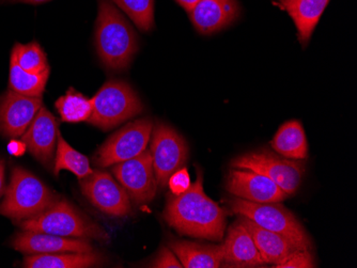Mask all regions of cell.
Segmentation results:
<instances>
[{"label": "cell", "instance_id": "5b68a950", "mask_svg": "<svg viewBox=\"0 0 357 268\" xmlns=\"http://www.w3.org/2000/svg\"><path fill=\"white\" fill-rule=\"evenodd\" d=\"M92 113L87 122L108 131L140 115L144 107L130 84L112 79L104 84L91 100Z\"/></svg>", "mask_w": 357, "mask_h": 268}, {"label": "cell", "instance_id": "9a60e30c", "mask_svg": "<svg viewBox=\"0 0 357 268\" xmlns=\"http://www.w3.org/2000/svg\"><path fill=\"white\" fill-rule=\"evenodd\" d=\"M16 251L24 255L59 253V252H91L93 246L89 239H71L43 232L23 231L16 234L11 242Z\"/></svg>", "mask_w": 357, "mask_h": 268}, {"label": "cell", "instance_id": "836d02e7", "mask_svg": "<svg viewBox=\"0 0 357 268\" xmlns=\"http://www.w3.org/2000/svg\"><path fill=\"white\" fill-rule=\"evenodd\" d=\"M11 1H16V3H42L50 1V0H11Z\"/></svg>", "mask_w": 357, "mask_h": 268}, {"label": "cell", "instance_id": "f1b7e54d", "mask_svg": "<svg viewBox=\"0 0 357 268\" xmlns=\"http://www.w3.org/2000/svg\"><path fill=\"white\" fill-rule=\"evenodd\" d=\"M150 267L183 268V265L169 247H163L150 263Z\"/></svg>", "mask_w": 357, "mask_h": 268}, {"label": "cell", "instance_id": "d6986e66", "mask_svg": "<svg viewBox=\"0 0 357 268\" xmlns=\"http://www.w3.org/2000/svg\"><path fill=\"white\" fill-rule=\"evenodd\" d=\"M278 3L288 12L298 29V38L303 47L310 43L314 28L330 0H280Z\"/></svg>", "mask_w": 357, "mask_h": 268}, {"label": "cell", "instance_id": "d6a6232c", "mask_svg": "<svg viewBox=\"0 0 357 268\" xmlns=\"http://www.w3.org/2000/svg\"><path fill=\"white\" fill-rule=\"evenodd\" d=\"M5 191V161H0V197Z\"/></svg>", "mask_w": 357, "mask_h": 268}, {"label": "cell", "instance_id": "83f0119b", "mask_svg": "<svg viewBox=\"0 0 357 268\" xmlns=\"http://www.w3.org/2000/svg\"><path fill=\"white\" fill-rule=\"evenodd\" d=\"M276 268H314L316 267L312 250L296 249L289 255L284 261L280 262Z\"/></svg>", "mask_w": 357, "mask_h": 268}, {"label": "cell", "instance_id": "277c9868", "mask_svg": "<svg viewBox=\"0 0 357 268\" xmlns=\"http://www.w3.org/2000/svg\"><path fill=\"white\" fill-rule=\"evenodd\" d=\"M58 199L41 180L22 167H14L0 214L15 221L35 217Z\"/></svg>", "mask_w": 357, "mask_h": 268}, {"label": "cell", "instance_id": "52a82bcc", "mask_svg": "<svg viewBox=\"0 0 357 268\" xmlns=\"http://www.w3.org/2000/svg\"><path fill=\"white\" fill-rule=\"evenodd\" d=\"M230 166L236 169L250 170L268 178L289 196L298 191L306 171L304 161L286 159L264 149L238 156L232 159Z\"/></svg>", "mask_w": 357, "mask_h": 268}, {"label": "cell", "instance_id": "4316f807", "mask_svg": "<svg viewBox=\"0 0 357 268\" xmlns=\"http://www.w3.org/2000/svg\"><path fill=\"white\" fill-rule=\"evenodd\" d=\"M144 33L154 27V0H112Z\"/></svg>", "mask_w": 357, "mask_h": 268}, {"label": "cell", "instance_id": "484cf974", "mask_svg": "<svg viewBox=\"0 0 357 268\" xmlns=\"http://www.w3.org/2000/svg\"><path fill=\"white\" fill-rule=\"evenodd\" d=\"M11 56L16 60L17 65L28 73L42 74L51 70L45 53L37 42L15 44Z\"/></svg>", "mask_w": 357, "mask_h": 268}, {"label": "cell", "instance_id": "30bf717a", "mask_svg": "<svg viewBox=\"0 0 357 268\" xmlns=\"http://www.w3.org/2000/svg\"><path fill=\"white\" fill-rule=\"evenodd\" d=\"M79 185L83 195L106 215L126 217L131 214V199L121 184L108 172L94 170L80 179Z\"/></svg>", "mask_w": 357, "mask_h": 268}, {"label": "cell", "instance_id": "7402d4cb", "mask_svg": "<svg viewBox=\"0 0 357 268\" xmlns=\"http://www.w3.org/2000/svg\"><path fill=\"white\" fill-rule=\"evenodd\" d=\"M276 153L294 161H303L308 156V143L301 122L291 120L280 126L271 141Z\"/></svg>", "mask_w": 357, "mask_h": 268}, {"label": "cell", "instance_id": "44dd1931", "mask_svg": "<svg viewBox=\"0 0 357 268\" xmlns=\"http://www.w3.org/2000/svg\"><path fill=\"white\" fill-rule=\"evenodd\" d=\"M183 267L218 268L222 266V246H208L192 242L174 239L168 243Z\"/></svg>", "mask_w": 357, "mask_h": 268}, {"label": "cell", "instance_id": "603a6c76", "mask_svg": "<svg viewBox=\"0 0 357 268\" xmlns=\"http://www.w3.org/2000/svg\"><path fill=\"white\" fill-rule=\"evenodd\" d=\"M61 170H69L78 179H83L93 171L90 168L89 159L83 154L73 149L64 140L59 132V134H58L57 149H56L55 159H54V175H59Z\"/></svg>", "mask_w": 357, "mask_h": 268}, {"label": "cell", "instance_id": "ffe728a7", "mask_svg": "<svg viewBox=\"0 0 357 268\" xmlns=\"http://www.w3.org/2000/svg\"><path fill=\"white\" fill-rule=\"evenodd\" d=\"M105 258L98 252H59L28 255L23 262L26 268H90L101 267Z\"/></svg>", "mask_w": 357, "mask_h": 268}, {"label": "cell", "instance_id": "6da1fadb", "mask_svg": "<svg viewBox=\"0 0 357 268\" xmlns=\"http://www.w3.org/2000/svg\"><path fill=\"white\" fill-rule=\"evenodd\" d=\"M202 175L181 195L168 198L164 219L182 235L222 242L226 230V213L204 194Z\"/></svg>", "mask_w": 357, "mask_h": 268}, {"label": "cell", "instance_id": "8fae6325", "mask_svg": "<svg viewBox=\"0 0 357 268\" xmlns=\"http://www.w3.org/2000/svg\"><path fill=\"white\" fill-rule=\"evenodd\" d=\"M112 171L136 204L149 203L155 198L158 182L151 153L148 150L133 159L116 164Z\"/></svg>", "mask_w": 357, "mask_h": 268}, {"label": "cell", "instance_id": "5bb4252c", "mask_svg": "<svg viewBox=\"0 0 357 268\" xmlns=\"http://www.w3.org/2000/svg\"><path fill=\"white\" fill-rule=\"evenodd\" d=\"M58 121L45 107L42 106L39 113L26 129L22 140L28 151L47 169L54 167L57 149Z\"/></svg>", "mask_w": 357, "mask_h": 268}, {"label": "cell", "instance_id": "7a4b0ae2", "mask_svg": "<svg viewBox=\"0 0 357 268\" xmlns=\"http://www.w3.org/2000/svg\"><path fill=\"white\" fill-rule=\"evenodd\" d=\"M96 47L106 69L126 71L139 49L135 30L109 0H100Z\"/></svg>", "mask_w": 357, "mask_h": 268}, {"label": "cell", "instance_id": "1f68e13d", "mask_svg": "<svg viewBox=\"0 0 357 268\" xmlns=\"http://www.w3.org/2000/svg\"><path fill=\"white\" fill-rule=\"evenodd\" d=\"M24 145L22 143H16V141H12L9 145V150L14 155H21L24 152Z\"/></svg>", "mask_w": 357, "mask_h": 268}, {"label": "cell", "instance_id": "3957f363", "mask_svg": "<svg viewBox=\"0 0 357 268\" xmlns=\"http://www.w3.org/2000/svg\"><path fill=\"white\" fill-rule=\"evenodd\" d=\"M20 228L26 231L43 232L64 237L94 239L108 243L107 232L73 204L58 198L39 215L20 221Z\"/></svg>", "mask_w": 357, "mask_h": 268}, {"label": "cell", "instance_id": "2e32d148", "mask_svg": "<svg viewBox=\"0 0 357 268\" xmlns=\"http://www.w3.org/2000/svg\"><path fill=\"white\" fill-rule=\"evenodd\" d=\"M240 14L238 0H200L188 12L192 25L204 36L225 29L234 24Z\"/></svg>", "mask_w": 357, "mask_h": 268}, {"label": "cell", "instance_id": "cb8c5ba5", "mask_svg": "<svg viewBox=\"0 0 357 268\" xmlns=\"http://www.w3.org/2000/svg\"><path fill=\"white\" fill-rule=\"evenodd\" d=\"M50 71L42 74H30L24 71L11 56L10 60L9 89L28 97H42L45 90Z\"/></svg>", "mask_w": 357, "mask_h": 268}, {"label": "cell", "instance_id": "e575fe53", "mask_svg": "<svg viewBox=\"0 0 357 268\" xmlns=\"http://www.w3.org/2000/svg\"><path fill=\"white\" fill-rule=\"evenodd\" d=\"M278 1H280V0H278Z\"/></svg>", "mask_w": 357, "mask_h": 268}, {"label": "cell", "instance_id": "8992f818", "mask_svg": "<svg viewBox=\"0 0 357 268\" xmlns=\"http://www.w3.org/2000/svg\"><path fill=\"white\" fill-rule=\"evenodd\" d=\"M230 207L236 215L244 216L264 229L284 236L300 249H312V239L302 223L280 202L258 203L236 197L230 201Z\"/></svg>", "mask_w": 357, "mask_h": 268}, {"label": "cell", "instance_id": "ba28073f", "mask_svg": "<svg viewBox=\"0 0 357 268\" xmlns=\"http://www.w3.org/2000/svg\"><path fill=\"white\" fill-rule=\"evenodd\" d=\"M153 126L150 118L126 124L98 149L93 155L94 164L98 167H109L139 155L147 150Z\"/></svg>", "mask_w": 357, "mask_h": 268}, {"label": "cell", "instance_id": "f546056e", "mask_svg": "<svg viewBox=\"0 0 357 268\" xmlns=\"http://www.w3.org/2000/svg\"><path fill=\"white\" fill-rule=\"evenodd\" d=\"M190 185L192 184H190V175L185 168H181L174 172L168 181V186H169L172 195H181L184 191H188Z\"/></svg>", "mask_w": 357, "mask_h": 268}, {"label": "cell", "instance_id": "ac0fdd59", "mask_svg": "<svg viewBox=\"0 0 357 268\" xmlns=\"http://www.w3.org/2000/svg\"><path fill=\"white\" fill-rule=\"evenodd\" d=\"M238 220L250 232L256 244L257 249L266 264L278 265L292 252L300 249L284 236L264 229L244 216H238Z\"/></svg>", "mask_w": 357, "mask_h": 268}, {"label": "cell", "instance_id": "9c48e42d", "mask_svg": "<svg viewBox=\"0 0 357 268\" xmlns=\"http://www.w3.org/2000/svg\"><path fill=\"white\" fill-rule=\"evenodd\" d=\"M150 153L158 186L165 189L169 178L185 165L190 150L183 136L168 124L158 122L152 131Z\"/></svg>", "mask_w": 357, "mask_h": 268}, {"label": "cell", "instance_id": "4fadbf2b", "mask_svg": "<svg viewBox=\"0 0 357 268\" xmlns=\"http://www.w3.org/2000/svg\"><path fill=\"white\" fill-rule=\"evenodd\" d=\"M226 189L234 197L258 203H276L289 197L268 178L250 170L236 168L228 173Z\"/></svg>", "mask_w": 357, "mask_h": 268}, {"label": "cell", "instance_id": "7c38bea8", "mask_svg": "<svg viewBox=\"0 0 357 268\" xmlns=\"http://www.w3.org/2000/svg\"><path fill=\"white\" fill-rule=\"evenodd\" d=\"M42 104V97H28L8 90L0 97V134L13 139L22 137Z\"/></svg>", "mask_w": 357, "mask_h": 268}, {"label": "cell", "instance_id": "d4e9b609", "mask_svg": "<svg viewBox=\"0 0 357 268\" xmlns=\"http://www.w3.org/2000/svg\"><path fill=\"white\" fill-rule=\"evenodd\" d=\"M55 106L63 122L79 123L88 121L91 117V100L74 89L69 90L66 95L59 97Z\"/></svg>", "mask_w": 357, "mask_h": 268}, {"label": "cell", "instance_id": "e0dca14e", "mask_svg": "<svg viewBox=\"0 0 357 268\" xmlns=\"http://www.w3.org/2000/svg\"><path fill=\"white\" fill-rule=\"evenodd\" d=\"M222 247V267H262L266 265L252 235L238 219L229 228Z\"/></svg>", "mask_w": 357, "mask_h": 268}, {"label": "cell", "instance_id": "4dcf8cb0", "mask_svg": "<svg viewBox=\"0 0 357 268\" xmlns=\"http://www.w3.org/2000/svg\"><path fill=\"white\" fill-rule=\"evenodd\" d=\"M176 1L188 13L200 0H176Z\"/></svg>", "mask_w": 357, "mask_h": 268}]
</instances>
